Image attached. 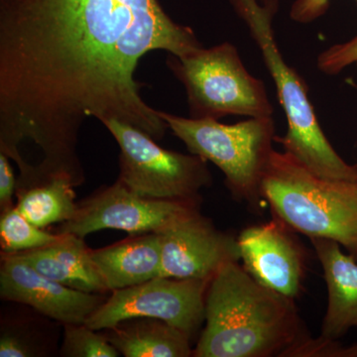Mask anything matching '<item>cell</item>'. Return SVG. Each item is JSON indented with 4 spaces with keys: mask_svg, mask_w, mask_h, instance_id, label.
Returning a JSON list of instances; mask_svg holds the SVG:
<instances>
[{
    "mask_svg": "<svg viewBox=\"0 0 357 357\" xmlns=\"http://www.w3.org/2000/svg\"><path fill=\"white\" fill-rule=\"evenodd\" d=\"M9 157L0 152V211L1 213L13 208V195L16 183Z\"/></svg>",
    "mask_w": 357,
    "mask_h": 357,
    "instance_id": "23",
    "label": "cell"
},
{
    "mask_svg": "<svg viewBox=\"0 0 357 357\" xmlns=\"http://www.w3.org/2000/svg\"><path fill=\"white\" fill-rule=\"evenodd\" d=\"M229 3L261 52L287 119V133L276 136L275 141L319 177L357 180L356 167L340 156L319 126L306 82L282 56L272 26L279 0H229Z\"/></svg>",
    "mask_w": 357,
    "mask_h": 357,
    "instance_id": "3",
    "label": "cell"
},
{
    "mask_svg": "<svg viewBox=\"0 0 357 357\" xmlns=\"http://www.w3.org/2000/svg\"><path fill=\"white\" fill-rule=\"evenodd\" d=\"M84 238L60 234L55 243L18 255L40 274L82 292L103 294L107 289Z\"/></svg>",
    "mask_w": 357,
    "mask_h": 357,
    "instance_id": "15",
    "label": "cell"
},
{
    "mask_svg": "<svg viewBox=\"0 0 357 357\" xmlns=\"http://www.w3.org/2000/svg\"><path fill=\"white\" fill-rule=\"evenodd\" d=\"M356 88L357 89V86H356ZM354 167H356V170H357V162H356V164H354Z\"/></svg>",
    "mask_w": 357,
    "mask_h": 357,
    "instance_id": "25",
    "label": "cell"
},
{
    "mask_svg": "<svg viewBox=\"0 0 357 357\" xmlns=\"http://www.w3.org/2000/svg\"><path fill=\"white\" fill-rule=\"evenodd\" d=\"M261 190L272 215L309 238L335 241L357 260V180L319 177L273 150Z\"/></svg>",
    "mask_w": 357,
    "mask_h": 357,
    "instance_id": "4",
    "label": "cell"
},
{
    "mask_svg": "<svg viewBox=\"0 0 357 357\" xmlns=\"http://www.w3.org/2000/svg\"><path fill=\"white\" fill-rule=\"evenodd\" d=\"M321 263L328 291V306L319 337L338 340L357 330V260L335 241L310 238Z\"/></svg>",
    "mask_w": 357,
    "mask_h": 357,
    "instance_id": "13",
    "label": "cell"
},
{
    "mask_svg": "<svg viewBox=\"0 0 357 357\" xmlns=\"http://www.w3.org/2000/svg\"><path fill=\"white\" fill-rule=\"evenodd\" d=\"M169 129L190 153L211 162L225 175L234 199L261 213L262 180L273 152L276 129L273 117H248L236 124L217 119H192L160 112Z\"/></svg>",
    "mask_w": 357,
    "mask_h": 357,
    "instance_id": "5",
    "label": "cell"
},
{
    "mask_svg": "<svg viewBox=\"0 0 357 357\" xmlns=\"http://www.w3.org/2000/svg\"><path fill=\"white\" fill-rule=\"evenodd\" d=\"M0 296L20 303L63 325H83L107 298L82 292L47 278L18 253H2Z\"/></svg>",
    "mask_w": 357,
    "mask_h": 357,
    "instance_id": "12",
    "label": "cell"
},
{
    "mask_svg": "<svg viewBox=\"0 0 357 357\" xmlns=\"http://www.w3.org/2000/svg\"><path fill=\"white\" fill-rule=\"evenodd\" d=\"M211 279L158 276L139 285L112 291V295L86 321L100 332L126 319H162L192 337L206 316V295Z\"/></svg>",
    "mask_w": 357,
    "mask_h": 357,
    "instance_id": "9",
    "label": "cell"
},
{
    "mask_svg": "<svg viewBox=\"0 0 357 357\" xmlns=\"http://www.w3.org/2000/svg\"><path fill=\"white\" fill-rule=\"evenodd\" d=\"M75 185L65 177L40 175L28 163L20 170L16 183V198L20 213L40 229L68 222L77 208Z\"/></svg>",
    "mask_w": 357,
    "mask_h": 357,
    "instance_id": "16",
    "label": "cell"
},
{
    "mask_svg": "<svg viewBox=\"0 0 357 357\" xmlns=\"http://www.w3.org/2000/svg\"><path fill=\"white\" fill-rule=\"evenodd\" d=\"M352 65L357 68V35L344 43L328 47L317 60L318 69L328 76H337Z\"/></svg>",
    "mask_w": 357,
    "mask_h": 357,
    "instance_id": "20",
    "label": "cell"
},
{
    "mask_svg": "<svg viewBox=\"0 0 357 357\" xmlns=\"http://www.w3.org/2000/svg\"><path fill=\"white\" fill-rule=\"evenodd\" d=\"M331 357H357V342L349 347H344L337 342L333 347Z\"/></svg>",
    "mask_w": 357,
    "mask_h": 357,
    "instance_id": "24",
    "label": "cell"
},
{
    "mask_svg": "<svg viewBox=\"0 0 357 357\" xmlns=\"http://www.w3.org/2000/svg\"><path fill=\"white\" fill-rule=\"evenodd\" d=\"M158 234L161 277L211 279L227 263L241 260L237 237L218 229L201 213Z\"/></svg>",
    "mask_w": 357,
    "mask_h": 357,
    "instance_id": "11",
    "label": "cell"
},
{
    "mask_svg": "<svg viewBox=\"0 0 357 357\" xmlns=\"http://www.w3.org/2000/svg\"><path fill=\"white\" fill-rule=\"evenodd\" d=\"M201 199H162L140 196L117 180L77 203L74 217L60 223L57 234L82 237L102 229L130 236L163 231L199 211Z\"/></svg>",
    "mask_w": 357,
    "mask_h": 357,
    "instance_id": "8",
    "label": "cell"
},
{
    "mask_svg": "<svg viewBox=\"0 0 357 357\" xmlns=\"http://www.w3.org/2000/svg\"><path fill=\"white\" fill-rule=\"evenodd\" d=\"M354 1H356V6H357V0H354Z\"/></svg>",
    "mask_w": 357,
    "mask_h": 357,
    "instance_id": "26",
    "label": "cell"
},
{
    "mask_svg": "<svg viewBox=\"0 0 357 357\" xmlns=\"http://www.w3.org/2000/svg\"><path fill=\"white\" fill-rule=\"evenodd\" d=\"M61 356L65 357H117L119 351L102 333L93 330L86 324L64 325Z\"/></svg>",
    "mask_w": 357,
    "mask_h": 357,
    "instance_id": "19",
    "label": "cell"
},
{
    "mask_svg": "<svg viewBox=\"0 0 357 357\" xmlns=\"http://www.w3.org/2000/svg\"><path fill=\"white\" fill-rule=\"evenodd\" d=\"M60 234H51L30 222L17 206L1 213L0 244L2 252L20 253L42 248L58 241Z\"/></svg>",
    "mask_w": 357,
    "mask_h": 357,
    "instance_id": "18",
    "label": "cell"
},
{
    "mask_svg": "<svg viewBox=\"0 0 357 357\" xmlns=\"http://www.w3.org/2000/svg\"><path fill=\"white\" fill-rule=\"evenodd\" d=\"M91 255L107 291L112 292L139 285L161 273V241L156 232L131 236L91 250Z\"/></svg>",
    "mask_w": 357,
    "mask_h": 357,
    "instance_id": "14",
    "label": "cell"
},
{
    "mask_svg": "<svg viewBox=\"0 0 357 357\" xmlns=\"http://www.w3.org/2000/svg\"><path fill=\"white\" fill-rule=\"evenodd\" d=\"M195 357H286L311 337L294 299L270 290L229 262L211 278Z\"/></svg>",
    "mask_w": 357,
    "mask_h": 357,
    "instance_id": "2",
    "label": "cell"
},
{
    "mask_svg": "<svg viewBox=\"0 0 357 357\" xmlns=\"http://www.w3.org/2000/svg\"><path fill=\"white\" fill-rule=\"evenodd\" d=\"M126 357L192 356L191 337L162 319L137 317L100 331Z\"/></svg>",
    "mask_w": 357,
    "mask_h": 357,
    "instance_id": "17",
    "label": "cell"
},
{
    "mask_svg": "<svg viewBox=\"0 0 357 357\" xmlns=\"http://www.w3.org/2000/svg\"><path fill=\"white\" fill-rule=\"evenodd\" d=\"M41 351L31 335L20 331H2L0 357H32L41 356Z\"/></svg>",
    "mask_w": 357,
    "mask_h": 357,
    "instance_id": "21",
    "label": "cell"
},
{
    "mask_svg": "<svg viewBox=\"0 0 357 357\" xmlns=\"http://www.w3.org/2000/svg\"><path fill=\"white\" fill-rule=\"evenodd\" d=\"M296 231L272 215L237 236L243 266L258 283L295 300L303 290L307 253Z\"/></svg>",
    "mask_w": 357,
    "mask_h": 357,
    "instance_id": "10",
    "label": "cell"
},
{
    "mask_svg": "<svg viewBox=\"0 0 357 357\" xmlns=\"http://www.w3.org/2000/svg\"><path fill=\"white\" fill-rule=\"evenodd\" d=\"M121 148L119 180L142 197L201 199L199 191L213 183L206 160L164 149L147 133L126 122H102Z\"/></svg>",
    "mask_w": 357,
    "mask_h": 357,
    "instance_id": "7",
    "label": "cell"
},
{
    "mask_svg": "<svg viewBox=\"0 0 357 357\" xmlns=\"http://www.w3.org/2000/svg\"><path fill=\"white\" fill-rule=\"evenodd\" d=\"M167 66L184 86L192 119L220 121L229 115L267 117L274 109L262 79L250 74L229 42L178 57Z\"/></svg>",
    "mask_w": 357,
    "mask_h": 357,
    "instance_id": "6",
    "label": "cell"
},
{
    "mask_svg": "<svg viewBox=\"0 0 357 357\" xmlns=\"http://www.w3.org/2000/svg\"><path fill=\"white\" fill-rule=\"evenodd\" d=\"M331 0H295L290 9V18L295 22L307 24L325 15Z\"/></svg>",
    "mask_w": 357,
    "mask_h": 357,
    "instance_id": "22",
    "label": "cell"
},
{
    "mask_svg": "<svg viewBox=\"0 0 357 357\" xmlns=\"http://www.w3.org/2000/svg\"><path fill=\"white\" fill-rule=\"evenodd\" d=\"M202 47L158 0H0V152L18 164L32 141L40 173L83 184L84 122L117 119L163 139L168 126L143 100L136 68L149 52Z\"/></svg>",
    "mask_w": 357,
    "mask_h": 357,
    "instance_id": "1",
    "label": "cell"
}]
</instances>
